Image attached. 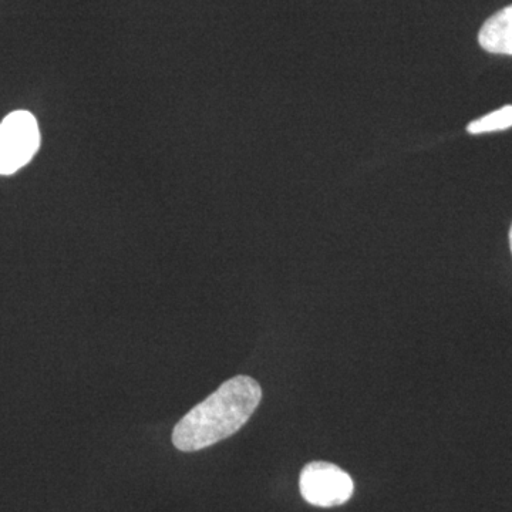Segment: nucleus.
<instances>
[{"label": "nucleus", "mask_w": 512, "mask_h": 512, "mask_svg": "<svg viewBox=\"0 0 512 512\" xmlns=\"http://www.w3.org/2000/svg\"><path fill=\"white\" fill-rule=\"evenodd\" d=\"M478 42L494 55L512 56V5L501 9L484 23Z\"/></svg>", "instance_id": "nucleus-4"}, {"label": "nucleus", "mask_w": 512, "mask_h": 512, "mask_svg": "<svg viewBox=\"0 0 512 512\" xmlns=\"http://www.w3.org/2000/svg\"><path fill=\"white\" fill-rule=\"evenodd\" d=\"M510 127H512V106H504L481 119L471 121L467 131L470 134H483L507 130Z\"/></svg>", "instance_id": "nucleus-5"}, {"label": "nucleus", "mask_w": 512, "mask_h": 512, "mask_svg": "<svg viewBox=\"0 0 512 512\" xmlns=\"http://www.w3.org/2000/svg\"><path fill=\"white\" fill-rule=\"evenodd\" d=\"M299 488L303 500L320 508L348 503L355 491L352 477L342 468L325 461H313L303 467Z\"/></svg>", "instance_id": "nucleus-3"}, {"label": "nucleus", "mask_w": 512, "mask_h": 512, "mask_svg": "<svg viewBox=\"0 0 512 512\" xmlns=\"http://www.w3.org/2000/svg\"><path fill=\"white\" fill-rule=\"evenodd\" d=\"M261 400L262 389L255 379L232 377L178 421L173 431L175 448L192 453L234 436L251 419Z\"/></svg>", "instance_id": "nucleus-1"}, {"label": "nucleus", "mask_w": 512, "mask_h": 512, "mask_svg": "<svg viewBox=\"0 0 512 512\" xmlns=\"http://www.w3.org/2000/svg\"><path fill=\"white\" fill-rule=\"evenodd\" d=\"M40 147V131L29 111H13L0 123V175L16 173Z\"/></svg>", "instance_id": "nucleus-2"}, {"label": "nucleus", "mask_w": 512, "mask_h": 512, "mask_svg": "<svg viewBox=\"0 0 512 512\" xmlns=\"http://www.w3.org/2000/svg\"><path fill=\"white\" fill-rule=\"evenodd\" d=\"M510 245H511V251H512V225L510 229Z\"/></svg>", "instance_id": "nucleus-6"}]
</instances>
